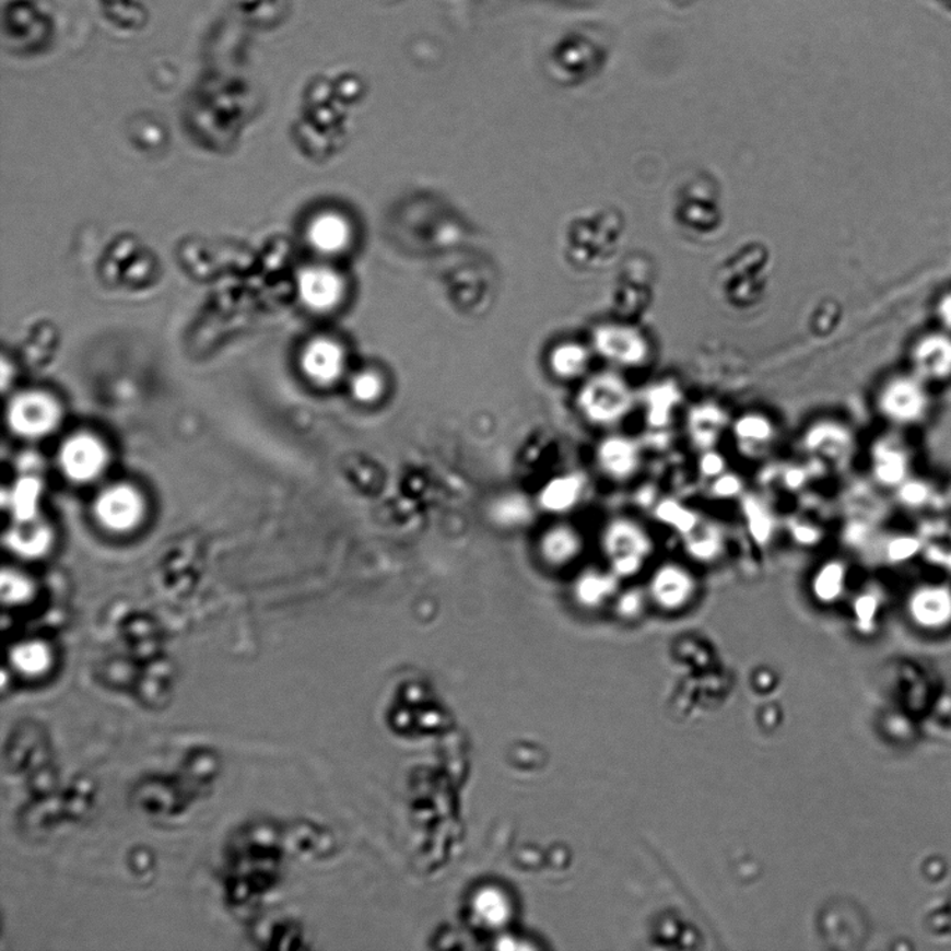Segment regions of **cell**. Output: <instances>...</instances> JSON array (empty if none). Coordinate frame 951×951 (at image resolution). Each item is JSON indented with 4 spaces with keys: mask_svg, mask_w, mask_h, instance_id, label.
Here are the masks:
<instances>
[{
    "mask_svg": "<svg viewBox=\"0 0 951 951\" xmlns=\"http://www.w3.org/2000/svg\"><path fill=\"white\" fill-rule=\"evenodd\" d=\"M654 541L647 528L632 517L610 520L602 533V551L609 570L620 579L638 576L654 554Z\"/></svg>",
    "mask_w": 951,
    "mask_h": 951,
    "instance_id": "1",
    "label": "cell"
},
{
    "mask_svg": "<svg viewBox=\"0 0 951 951\" xmlns=\"http://www.w3.org/2000/svg\"><path fill=\"white\" fill-rule=\"evenodd\" d=\"M635 406L632 386L622 375L602 373L592 376L578 394V409L591 424L612 426L627 419Z\"/></svg>",
    "mask_w": 951,
    "mask_h": 951,
    "instance_id": "2",
    "label": "cell"
},
{
    "mask_svg": "<svg viewBox=\"0 0 951 951\" xmlns=\"http://www.w3.org/2000/svg\"><path fill=\"white\" fill-rule=\"evenodd\" d=\"M645 589L653 607L666 613H678L694 602L698 582L684 564L666 562L654 570Z\"/></svg>",
    "mask_w": 951,
    "mask_h": 951,
    "instance_id": "3",
    "label": "cell"
},
{
    "mask_svg": "<svg viewBox=\"0 0 951 951\" xmlns=\"http://www.w3.org/2000/svg\"><path fill=\"white\" fill-rule=\"evenodd\" d=\"M594 344L604 360L624 368L643 367L650 355L647 336L625 324H607L598 328Z\"/></svg>",
    "mask_w": 951,
    "mask_h": 951,
    "instance_id": "4",
    "label": "cell"
},
{
    "mask_svg": "<svg viewBox=\"0 0 951 951\" xmlns=\"http://www.w3.org/2000/svg\"><path fill=\"white\" fill-rule=\"evenodd\" d=\"M8 420L10 428L20 436H44L58 424V404L48 395L27 391L10 403Z\"/></svg>",
    "mask_w": 951,
    "mask_h": 951,
    "instance_id": "5",
    "label": "cell"
},
{
    "mask_svg": "<svg viewBox=\"0 0 951 951\" xmlns=\"http://www.w3.org/2000/svg\"><path fill=\"white\" fill-rule=\"evenodd\" d=\"M94 508L102 526L115 532L133 530L144 515V502L130 485H115L101 492Z\"/></svg>",
    "mask_w": 951,
    "mask_h": 951,
    "instance_id": "6",
    "label": "cell"
},
{
    "mask_svg": "<svg viewBox=\"0 0 951 951\" xmlns=\"http://www.w3.org/2000/svg\"><path fill=\"white\" fill-rule=\"evenodd\" d=\"M106 459L104 445L89 434L71 436L59 453L60 467L75 482L94 480L104 470Z\"/></svg>",
    "mask_w": 951,
    "mask_h": 951,
    "instance_id": "7",
    "label": "cell"
},
{
    "mask_svg": "<svg viewBox=\"0 0 951 951\" xmlns=\"http://www.w3.org/2000/svg\"><path fill=\"white\" fill-rule=\"evenodd\" d=\"M597 461L604 476L617 482L632 480L643 462V453L637 441L627 435H610L597 449Z\"/></svg>",
    "mask_w": 951,
    "mask_h": 951,
    "instance_id": "8",
    "label": "cell"
},
{
    "mask_svg": "<svg viewBox=\"0 0 951 951\" xmlns=\"http://www.w3.org/2000/svg\"><path fill=\"white\" fill-rule=\"evenodd\" d=\"M344 364L342 345L330 339H315L303 351L304 374L315 384H333L343 374Z\"/></svg>",
    "mask_w": 951,
    "mask_h": 951,
    "instance_id": "9",
    "label": "cell"
},
{
    "mask_svg": "<svg viewBox=\"0 0 951 951\" xmlns=\"http://www.w3.org/2000/svg\"><path fill=\"white\" fill-rule=\"evenodd\" d=\"M300 294L309 307L328 312L342 302L344 283L332 269L309 268L300 278Z\"/></svg>",
    "mask_w": 951,
    "mask_h": 951,
    "instance_id": "10",
    "label": "cell"
},
{
    "mask_svg": "<svg viewBox=\"0 0 951 951\" xmlns=\"http://www.w3.org/2000/svg\"><path fill=\"white\" fill-rule=\"evenodd\" d=\"M736 444L749 456L761 455L770 449L776 439L777 430L770 415L756 413L741 414L731 424Z\"/></svg>",
    "mask_w": 951,
    "mask_h": 951,
    "instance_id": "11",
    "label": "cell"
},
{
    "mask_svg": "<svg viewBox=\"0 0 951 951\" xmlns=\"http://www.w3.org/2000/svg\"><path fill=\"white\" fill-rule=\"evenodd\" d=\"M848 434L835 421L813 422L802 435V447L812 456L823 460L837 461L847 451Z\"/></svg>",
    "mask_w": 951,
    "mask_h": 951,
    "instance_id": "12",
    "label": "cell"
},
{
    "mask_svg": "<svg viewBox=\"0 0 951 951\" xmlns=\"http://www.w3.org/2000/svg\"><path fill=\"white\" fill-rule=\"evenodd\" d=\"M729 426L727 413L715 403H701L689 413V432L694 446L701 450L714 449Z\"/></svg>",
    "mask_w": 951,
    "mask_h": 951,
    "instance_id": "13",
    "label": "cell"
},
{
    "mask_svg": "<svg viewBox=\"0 0 951 951\" xmlns=\"http://www.w3.org/2000/svg\"><path fill=\"white\" fill-rule=\"evenodd\" d=\"M620 579L613 572L602 570H588L578 577L574 585L579 604L585 608H599L612 601L620 591Z\"/></svg>",
    "mask_w": 951,
    "mask_h": 951,
    "instance_id": "14",
    "label": "cell"
},
{
    "mask_svg": "<svg viewBox=\"0 0 951 951\" xmlns=\"http://www.w3.org/2000/svg\"><path fill=\"white\" fill-rule=\"evenodd\" d=\"M308 238L315 250L325 254L340 253L349 246L350 223L339 213H322V215L315 218L309 225Z\"/></svg>",
    "mask_w": 951,
    "mask_h": 951,
    "instance_id": "15",
    "label": "cell"
},
{
    "mask_svg": "<svg viewBox=\"0 0 951 951\" xmlns=\"http://www.w3.org/2000/svg\"><path fill=\"white\" fill-rule=\"evenodd\" d=\"M681 403V390L671 380L656 384L645 391V419L650 428H665Z\"/></svg>",
    "mask_w": 951,
    "mask_h": 951,
    "instance_id": "16",
    "label": "cell"
},
{
    "mask_svg": "<svg viewBox=\"0 0 951 951\" xmlns=\"http://www.w3.org/2000/svg\"><path fill=\"white\" fill-rule=\"evenodd\" d=\"M585 490V478L579 474H567L554 478L543 488L539 501L543 508L553 513L572 510L582 501Z\"/></svg>",
    "mask_w": 951,
    "mask_h": 951,
    "instance_id": "17",
    "label": "cell"
},
{
    "mask_svg": "<svg viewBox=\"0 0 951 951\" xmlns=\"http://www.w3.org/2000/svg\"><path fill=\"white\" fill-rule=\"evenodd\" d=\"M846 585V567L838 561H826L811 578V594L819 604L827 607L838 601Z\"/></svg>",
    "mask_w": 951,
    "mask_h": 951,
    "instance_id": "18",
    "label": "cell"
},
{
    "mask_svg": "<svg viewBox=\"0 0 951 951\" xmlns=\"http://www.w3.org/2000/svg\"><path fill=\"white\" fill-rule=\"evenodd\" d=\"M9 545L22 556L35 557L47 551L50 543V532L47 526L37 518L19 521L17 526L10 531Z\"/></svg>",
    "mask_w": 951,
    "mask_h": 951,
    "instance_id": "19",
    "label": "cell"
},
{
    "mask_svg": "<svg viewBox=\"0 0 951 951\" xmlns=\"http://www.w3.org/2000/svg\"><path fill=\"white\" fill-rule=\"evenodd\" d=\"M583 551V538L572 527L552 528L542 539V553L549 563L573 562Z\"/></svg>",
    "mask_w": 951,
    "mask_h": 951,
    "instance_id": "20",
    "label": "cell"
},
{
    "mask_svg": "<svg viewBox=\"0 0 951 951\" xmlns=\"http://www.w3.org/2000/svg\"><path fill=\"white\" fill-rule=\"evenodd\" d=\"M551 365L554 374L562 376V378H578L588 368V350L577 343L559 345L551 355Z\"/></svg>",
    "mask_w": 951,
    "mask_h": 951,
    "instance_id": "21",
    "label": "cell"
},
{
    "mask_svg": "<svg viewBox=\"0 0 951 951\" xmlns=\"http://www.w3.org/2000/svg\"><path fill=\"white\" fill-rule=\"evenodd\" d=\"M721 548H724V538L715 527L702 528L700 532H696L695 528L686 536V551L701 562L714 561L721 552Z\"/></svg>",
    "mask_w": 951,
    "mask_h": 951,
    "instance_id": "22",
    "label": "cell"
},
{
    "mask_svg": "<svg viewBox=\"0 0 951 951\" xmlns=\"http://www.w3.org/2000/svg\"><path fill=\"white\" fill-rule=\"evenodd\" d=\"M656 517L666 524V526H669V528L683 533V536H689L690 532H693L698 527V517L689 510V508L674 501L660 503L658 508H656Z\"/></svg>",
    "mask_w": 951,
    "mask_h": 951,
    "instance_id": "23",
    "label": "cell"
},
{
    "mask_svg": "<svg viewBox=\"0 0 951 951\" xmlns=\"http://www.w3.org/2000/svg\"><path fill=\"white\" fill-rule=\"evenodd\" d=\"M613 607L620 619L635 620L643 617L645 610L650 607L647 589L643 587H629L620 589L613 599Z\"/></svg>",
    "mask_w": 951,
    "mask_h": 951,
    "instance_id": "24",
    "label": "cell"
},
{
    "mask_svg": "<svg viewBox=\"0 0 951 951\" xmlns=\"http://www.w3.org/2000/svg\"><path fill=\"white\" fill-rule=\"evenodd\" d=\"M384 383L380 376L371 371L361 373L351 383V391L361 403H373L383 395Z\"/></svg>",
    "mask_w": 951,
    "mask_h": 951,
    "instance_id": "25",
    "label": "cell"
},
{
    "mask_svg": "<svg viewBox=\"0 0 951 951\" xmlns=\"http://www.w3.org/2000/svg\"><path fill=\"white\" fill-rule=\"evenodd\" d=\"M38 486L35 481H24L14 493V508L19 521L32 520L35 518V506H37Z\"/></svg>",
    "mask_w": 951,
    "mask_h": 951,
    "instance_id": "26",
    "label": "cell"
},
{
    "mask_svg": "<svg viewBox=\"0 0 951 951\" xmlns=\"http://www.w3.org/2000/svg\"><path fill=\"white\" fill-rule=\"evenodd\" d=\"M2 594L7 602H22L32 594V585L17 573L4 572L2 577Z\"/></svg>",
    "mask_w": 951,
    "mask_h": 951,
    "instance_id": "27",
    "label": "cell"
},
{
    "mask_svg": "<svg viewBox=\"0 0 951 951\" xmlns=\"http://www.w3.org/2000/svg\"><path fill=\"white\" fill-rule=\"evenodd\" d=\"M747 513H750V526L752 536L755 537L758 542H765L766 539H770L772 536V521L770 515L762 510L761 507H752L747 508Z\"/></svg>",
    "mask_w": 951,
    "mask_h": 951,
    "instance_id": "28",
    "label": "cell"
},
{
    "mask_svg": "<svg viewBox=\"0 0 951 951\" xmlns=\"http://www.w3.org/2000/svg\"><path fill=\"white\" fill-rule=\"evenodd\" d=\"M726 468L727 466L724 457H721L718 451H715V449L705 450L704 455L701 457L700 471L701 474L706 478L715 480V478L725 474Z\"/></svg>",
    "mask_w": 951,
    "mask_h": 951,
    "instance_id": "29",
    "label": "cell"
},
{
    "mask_svg": "<svg viewBox=\"0 0 951 951\" xmlns=\"http://www.w3.org/2000/svg\"><path fill=\"white\" fill-rule=\"evenodd\" d=\"M14 658H16L17 662L22 664L24 668H37V666L44 665L45 659H47V654H45V649L40 647V645L28 644L19 648Z\"/></svg>",
    "mask_w": 951,
    "mask_h": 951,
    "instance_id": "30",
    "label": "cell"
},
{
    "mask_svg": "<svg viewBox=\"0 0 951 951\" xmlns=\"http://www.w3.org/2000/svg\"><path fill=\"white\" fill-rule=\"evenodd\" d=\"M741 488L740 478L727 474V471L714 480V495L726 497V500L739 495Z\"/></svg>",
    "mask_w": 951,
    "mask_h": 951,
    "instance_id": "31",
    "label": "cell"
}]
</instances>
